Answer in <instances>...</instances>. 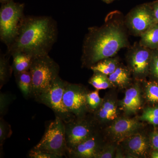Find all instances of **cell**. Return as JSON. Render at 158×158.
Segmentation results:
<instances>
[{
  "label": "cell",
  "mask_w": 158,
  "mask_h": 158,
  "mask_svg": "<svg viewBox=\"0 0 158 158\" xmlns=\"http://www.w3.org/2000/svg\"><path fill=\"white\" fill-rule=\"evenodd\" d=\"M98 135L96 131L85 141L69 150L66 157L96 158L102 147Z\"/></svg>",
  "instance_id": "cell-11"
},
{
  "label": "cell",
  "mask_w": 158,
  "mask_h": 158,
  "mask_svg": "<svg viewBox=\"0 0 158 158\" xmlns=\"http://www.w3.org/2000/svg\"><path fill=\"white\" fill-rule=\"evenodd\" d=\"M13 94L9 93L0 94V115L1 117L5 116L8 111L10 105L15 99Z\"/></svg>",
  "instance_id": "cell-26"
},
{
  "label": "cell",
  "mask_w": 158,
  "mask_h": 158,
  "mask_svg": "<svg viewBox=\"0 0 158 158\" xmlns=\"http://www.w3.org/2000/svg\"><path fill=\"white\" fill-rule=\"evenodd\" d=\"M9 56L6 54H1L0 56V89L8 82L13 71L9 64Z\"/></svg>",
  "instance_id": "cell-21"
},
{
  "label": "cell",
  "mask_w": 158,
  "mask_h": 158,
  "mask_svg": "<svg viewBox=\"0 0 158 158\" xmlns=\"http://www.w3.org/2000/svg\"><path fill=\"white\" fill-rule=\"evenodd\" d=\"M118 66V61L116 58L110 57L99 61L90 69L94 72H98L109 76L115 71Z\"/></svg>",
  "instance_id": "cell-20"
},
{
  "label": "cell",
  "mask_w": 158,
  "mask_h": 158,
  "mask_svg": "<svg viewBox=\"0 0 158 158\" xmlns=\"http://www.w3.org/2000/svg\"><path fill=\"white\" fill-rule=\"evenodd\" d=\"M28 156L31 158H61L56 155L35 149L34 148L30 151Z\"/></svg>",
  "instance_id": "cell-29"
},
{
  "label": "cell",
  "mask_w": 158,
  "mask_h": 158,
  "mask_svg": "<svg viewBox=\"0 0 158 158\" xmlns=\"http://www.w3.org/2000/svg\"><path fill=\"white\" fill-rule=\"evenodd\" d=\"M64 123L68 150L97 131L94 118H87L86 115L74 116L68 121H64Z\"/></svg>",
  "instance_id": "cell-6"
},
{
  "label": "cell",
  "mask_w": 158,
  "mask_h": 158,
  "mask_svg": "<svg viewBox=\"0 0 158 158\" xmlns=\"http://www.w3.org/2000/svg\"><path fill=\"white\" fill-rule=\"evenodd\" d=\"M115 146L113 145L102 147L97 156L96 158H113L115 154Z\"/></svg>",
  "instance_id": "cell-30"
},
{
  "label": "cell",
  "mask_w": 158,
  "mask_h": 158,
  "mask_svg": "<svg viewBox=\"0 0 158 158\" xmlns=\"http://www.w3.org/2000/svg\"><path fill=\"white\" fill-rule=\"evenodd\" d=\"M150 143L152 148L158 151V131H154L151 135Z\"/></svg>",
  "instance_id": "cell-31"
},
{
  "label": "cell",
  "mask_w": 158,
  "mask_h": 158,
  "mask_svg": "<svg viewBox=\"0 0 158 158\" xmlns=\"http://www.w3.org/2000/svg\"><path fill=\"white\" fill-rule=\"evenodd\" d=\"M152 50L135 43L128 51L127 61L136 77H143L149 72Z\"/></svg>",
  "instance_id": "cell-10"
},
{
  "label": "cell",
  "mask_w": 158,
  "mask_h": 158,
  "mask_svg": "<svg viewBox=\"0 0 158 158\" xmlns=\"http://www.w3.org/2000/svg\"><path fill=\"white\" fill-rule=\"evenodd\" d=\"M141 120L156 126L158 125V107L146 108L143 111L141 117Z\"/></svg>",
  "instance_id": "cell-25"
},
{
  "label": "cell",
  "mask_w": 158,
  "mask_h": 158,
  "mask_svg": "<svg viewBox=\"0 0 158 158\" xmlns=\"http://www.w3.org/2000/svg\"><path fill=\"white\" fill-rule=\"evenodd\" d=\"M124 19L119 11L107 15L104 24L89 28L82 46V65L90 68L99 61L116 56L129 45Z\"/></svg>",
  "instance_id": "cell-1"
},
{
  "label": "cell",
  "mask_w": 158,
  "mask_h": 158,
  "mask_svg": "<svg viewBox=\"0 0 158 158\" xmlns=\"http://www.w3.org/2000/svg\"><path fill=\"white\" fill-rule=\"evenodd\" d=\"M151 157L152 158H158V151L155 150L151 154Z\"/></svg>",
  "instance_id": "cell-33"
},
{
  "label": "cell",
  "mask_w": 158,
  "mask_h": 158,
  "mask_svg": "<svg viewBox=\"0 0 158 158\" xmlns=\"http://www.w3.org/2000/svg\"><path fill=\"white\" fill-rule=\"evenodd\" d=\"M150 4L152 9L156 23H158V0L150 3Z\"/></svg>",
  "instance_id": "cell-32"
},
{
  "label": "cell",
  "mask_w": 158,
  "mask_h": 158,
  "mask_svg": "<svg viewBox=\"0 0 158 158\" xmlns=\"http://www.w3.org/2000/svg\"><path fill=\"white\" fill-rule=\"evenodd\" d=\"M102 99L100 97L98 90L88 92L87 95V106L88 112H95L100 107Z\"/></svg>",
  "instance_id": "cell-23"
},
{
  "label": "cell",
  "mask_w": 158,
  "mask_h": 158,
  "mask_svg": "<svg viewBox=\"0 0 158 158\" xmlns=\"http://www.w3.org/2000/svg\"><path fill=\"white\" fill-rule=\"evenodd\" d=\"M109 78L113 85L125 88L131 81L130 71L125 67L118 66L115 71L109 76Z\"/></svg>",
  "instance_id": "cell-19"
},
{
  "label": "cell",
  "mask_w": 158,
  "mask_h": 158,
  "mask_svg": "<svg viewBox=\"0 0 158 158\" xmlns=\"http://www.w3.org/2000/svg\"><path fill=\"white\" fill-rule=\"evenodd\" d=\"M58 36L56 22L51 16H25L7 54L10 56L21 52L33 58L48 55Z\"/></svg>",
  "instance_id": "cell-2"
},
{
  "label": "cell",
  "mask_w": 158,
  "mask_h": 158,
  "mask_svg": "<svg viewBox=\"0 0 158 158\" xmlns=\"http://www.w3.org/2000/svg\"><path fill=\"white\" fill-rule=\"evenodd\" d=\"M89 83L98 90H105L113 86L107 75L98 72H94Z\"/></svg>",
  "instance_id": "cell-22"
},
{
  "label": "cell",
  "mask_w": 158,
  "mask_h": 158,
  "mask_svg": "<svg viewBox=\"0 0 158 158\" xmlns=\"http://www.w3.org/2000/svg\"><path fill=\"white\" fill-rule=\"evenodd\" d=\"M124 22L131 34L140 37L156 23L150 3L141 4L133 8L125 17Z\"/></svg>",
  "instance_id": "cell-8"
},
{
  "label": "cell",
  "mask_w": 158,
  "mask_h": 158,
  "mask_svg": "<svg viewBox=\"0 0 158 158\" xmlns=\"http://www.w3.org/2000/svg\"><path fill=\"white\" fill-rule=\"evenodd\" d=\"M34 148L66 157L68 148L64 122L61 118L56 116L49 123L41 140Z\"/></svg>",
  "instance_id": "cell-5"
},
{
  "label": "cell",
  "mask_w": 158,
  "mask_h": 158,
  "mask_svg": "<svg viewBox=\"0 0 158 158\" xmlns=\"http://www.w3.org/2000/svg\"><path fill=\"white\" fill-rule=\"evenodd\" d=\"M149 71L153 76L158 79V48L152 50Z\"/></svg>",
  "instance_id": "cell-28"
},
{
  "label": "cell",
  "mask_w": 158,
  "mask_h": 158,
  "mask_svg": "<svg viewBox=\"0 0 158 158\" xmlns=\"http://www.w3.org/2000/svg\"><path fill=\"white\" fill-rule=\"evenodd\" d=\"M10 1H11V0H0V2L2 4H4V3L8 2Z\"/></svg>",
  "instance_id": "cell-35"
},
{
  "label": "cell",
  "mask_w": 158,
  "mask_h": 158,
  "mask_svg": "<svg viewBox=\"0 0 158 158\" xmlns=\"http://www.w3.org/2000/svg\"><path fill=\"white\" fill-rule=\"evenodd\" d=\"M16 84L20 90L26 98L31 97L32 90V77L30 71L15 75Z\"/></svg>",
  "instance_id": "cell-18"
},
{
  "label": "cell",
  "mask_w": 158,
  "mask_h": 158,
  "mask_svg": "<svg viewBox=\"0 0 158 158\" xmlns=\"http://www.w3.org/2000/svg\"><path fill=\"white\" fill-rule=\"evenodd\" d=\"M115 1H116V0H102L103 2L106 3V4H110V3L113 2Z\"/></svg>",
  "instance_id": "cell-34"
},
{
  "label": "cell",
  "mask_w": 158,
  "mask_h": 158,
  "mask_svg": "<svg viewBox=\"0 0 158 158\" xmlns=\"http://www.w3.org/2000/svg\"><path fill=\"white\" fill-rule=\"evenodd\" d=\"M141 126V123L134 118H116L108 130L115 139L122 140L136 133Z\"/></svg>",
  "instance_id": "cell-12"
},
{
  "label": "cell",
  "mask_w": 158,
  "mask_h": 158,
  "mask_svg": "<svg viewBox=\"0 0 158 158\" xmlns=\"http://www.w3.org/2000/svg\"><path fill=\"white\" fill-rule=\"evenodd\" d=\"M139 89L135 85L129 88L126 92L121 106L123 110L126 113H135L141 109V99Z\"/></svg>",
  "instance_id": "cell-14"
},
{
  "label": "cell",
  "mask_w": 158,
  "mask_h": 158,
  "mask_svg": "<svg viewBox=\"0 0 158 158\" xmlns=\"http://www.w3.org/2000/svg\"><path fill=\"white\" fill-rule=\"evenodd\" d=\"M145 94L148 101L152 103H158V84L156 81L147 82L145 85Z\"/></svg>",
  "instance_id": "cell-24"
},
{
  "label": "cell",
  "mask_w": 158,
  "mask_h": 158,
  "mask_svg": "<svg viewBox=\"0 0 158 158\" xmlns=\"http://www.w3.org/2000/svg\"><path fill=\"white\" fill-rule=\"evenodd\" d=\"M94 114V118L96 123L116 120L118 116L116 103L113 100H106L103 101L100 107Z\"/></svg>",
  "instance_id": "cell-15"
},
{
  "label": "cell",
  "mask_w": 158,
  "mask_h": 158,
  "mask_svg": "<svg viewBox=\"0 0 158 158\" xmlns=\"http://www.w3.org/2000/svg\"><path fill=\"white\" fill-rule=\"evenodd\" d=\"M11 126L6 122L3 117L0 118V145L3 146L5 141L11 136L12 134Z\"/></svg>",
  "instance_id": "cell-27"
},
{
  "label": "cell",
  "mask_w": 158,
  "mask_h": 158,
  "mask_svg": "<svg viewBox=\"0 0 158 158\" xmlns=\"http://www.w3.org/2000/svg\"><path fill=\"white\" fill-rule=\"evenodd\" d=\"M124 140H125L126 149L131 155L137 157H143L147 154L149 142L143 134L135 133Z\"/></svg>",
  "instance_id": "cell-13"
},
{
  "label": "cell",
  "mask_w": 158,
  "mask_h": 158,
  "mask_svg": "<svg viewBox=\"0 0 158 158\" xmlns=\"http://www.w3.org/2000/svg\"><path fill=\"white\" fill-rule=\"evenodd\" d=\"M13 58L12 68L15 75L29 70L33 57L23 53H15L12 55Z\"/></svg>",
  "instance_id": "cell-17"
},
{
  "label": "cell",
  "mask_w": 158,
  "mask_h": 158,
  "mask_svg": "<svg viewBox=\"0 0 158 158\" xmlns=\"http://www.w3.org/2000/svg\"><path fill=\"white\" fill-rule=\"evenodd\" d=\"M139 43L151 50L158 48V23H156L141 34Z\"/></svg>",
  "instance_id": "cell-16"
},
{
  "label": "cell",
  "mask_w": 158,
  "mask_h": 158,
  "mask_svg": "<svg viewBox=\"0 0 158 158\" xmlns=\"http://www.w3.org/2000/svg\"><path fill=\"white\" fill-rule=\"evenodd\" d=\"M25 5L13 0L2 4L0 9V39L7 47L17 36L21 23L25 15Z\"/></svg>",
  "instance_id": "cell-4"
},
{
  "label": "cell",
  "mask_w": 158,
  "mask_h": 158,
  "mask_svg": "<svg viewBox=\"0 0 158 158\" xmlns=\"http://www.w3.org/2000/svg\"><path fill=\"white\" fill-rule=\"evenodd\" d=\"M59 66L48 55L34 57L30 71L32 79L31 97L36 99L49 89L59 77Z\"/></svg>",
  "instance_id": "cell-3"
},
{
  "label": "cell",
  "mask_w": 158,
  "mask_h": 158,
  "mask_svg": "<svg viewBox=\"0 0 158 158\" xmlns=\"http://www.w3.org/2000/svg\"><path fill=\"white\" fill-rule=\"evenodd\" d=\"M67 82L58 77L49 90L40 95L35 100L50 108L63 121H68L74 116L69 113L63 103V95Z\"/></svg>",
  "instance_id": "cell-7"
},
{
  "label": "cell",
  "mask_w": 158,
  "mask_h": 158,
  "mask_svg": "<svg viewBox=\"0 0 158 158\" xmlns=\"http://www.w3.org/2000/svg\"><path fill=\"white\" fill-rule=\"evenodd\" d=\"M88 92L83 85L66 83L63 103L69 113L72 116H84L88 112L87 106Z\"/></svg>",
  "instance_id": "cell-9"
}]
</instances>
